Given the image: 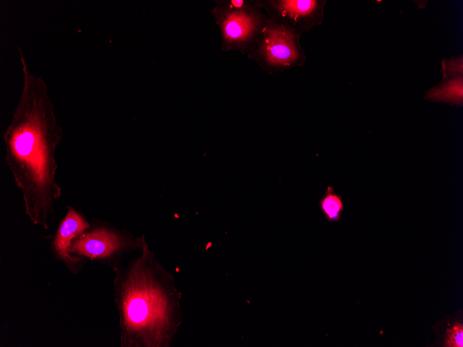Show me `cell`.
<instances>
[{
    "instance_id": "cell-1",
    "label": "cell",
    "mask_w": 463,
    "mask_h": 347,
    "mask_svg": "<svg viewBox=\"0 0 463 347\" xmlns=\"http://www.w3.org/2000/svg\"><path fill=\"white\" fill-rule=\"evenodd\" d=\"M62 136L44 85L26 84L4 136L6 162L21 192L25 213L49 229L62 195L56 181L55 150Z\"/></svg>"
},
{
    "instance_id": "cell-2",
    "label": "cell",
    "mask_w": 463,
    "mask_h": 347,
    "mask_svg": "<svg viewBox=\"0 0 463 347\" xmlns=\"http://www.w3.org/2000/svg\"><path fill=\"white\" fill-rule=\"evenodd\" d=\"M121 347H170L183 323L173 274L145 243L125 266L112 267Z\"/></svg>"
},
{
    "instance_id": "cell-3",
    "label": "cell",
    "mask_w": 463,
    "mask_h": 347,
    "mask_svg": "<svg viewBox=\"0 0 463 347\" xmlns=\"http://www.w3.org/2000/svg\"><path fill=\"white\" fill-rule=\"evenodd\" d=\"M211 15L219 28L221 50L248 53L267 17L257 0H217Z\"/></svg>"
},
{
    "instance_id": "cell-4",
    "label": "cell",
    "mask_w": 463,
    "mask_h": 347,
    "mask_svg": "<svg viewBox=\"0 0 463 347\" xmlns=\"http://www.w3.org/2000/svg\"><path fill=\"white\" fill-rule=\"evenodd\" d=\"M300 37L267 17L247 56L268 74L302 66L306 55Z\"/></svg>"
},
{
    "instance_id": "cell-5",
    "label": "cell",
    "mask_w": 463,
    "mask_h": 347,
    "mask_svg": "<svg viewBox=\"0 0 463 347\" xmlns=\"http://www.w3.org/2000/svg\"><path fill=\"white\" fill-rule=\"evenodd\" d=\"M146 242L144 236L134 238L127 233L100 226L75 238L70 251L83 259L104 261L112 267L121 263L125 253L141 251Z\"/></svg>"
},
{
    "instance_id": "cell-6",
    "label": "cell",
    "mask_w": 463,
    "mask_h": 347,
    "mask_svg": "<svg viewBox=\"0 0 463 347\" xmlns=\"http://www.w3.org/2000/svg\"><path fill=\"white\" fill-rule=\"evenodd\" d=\"M266 16L302 35L322 23L326 1L257 0Z\"/></svg>"
},
{
    "instance_id": "cell-7",
    "label": "cell",
    "mask_w": 463,
    "mask_h": 347,
    "mask_svg": "<svg viewBox=\"0 0 463 347\" xmlns=\"http://www.w3.org/2000/svg\"><path fill=\"white\" fill-rule=\"evenodd\" d=\"M90 228V224L73 207L68 206L64 219L60 223L52 242L54 256L63 263L73 274L80 272L84 266L82 258L71 253L75 238Z\"/></svg>"
},
{
    "instance_id": "cell-8",
    "label": "cell",
    "mask_w": 463,
    "mask_h": 347,
    "mask_svg": "<svg viewBox=\"0 0 463 347\" xmlns=\"http://www.w3.org/2000/svg\"><path fill=\"white\" fill-rule=\"evenodd\" d=\"M426 98L433 101L462 105L463 102L462 76L448 80L429 90Z\"/></svg>"
},
{
    "instance_id": "cell-9",
    "label": "cell",
    "mask_w": 463,
    "mask_h": 347,
    "mask_svg": "<svg viewBox=\"0 0 463 347\" xmlns=\"http://www.w3.org/2000/svg\"><path fill=\"white\" fill-rule=\"evenodd\" d=\"M320 207L329 222H337L340 220L343 211L342 197L334 193L332 187L328 186L325 194L320 201Z\"/></svg>"
},
{
    "instance_id": "cell-10",
    "label": "cell",
    "mask_w": 463,
    "mask_h": 347,
    "mask_svg": "<svg viewBox=\"0 0 463 347\" xmlns=\"http://www.w3.org/2000/svg\"><path fill=\"white\" fill-rule=\"evenodd\" d=\"M445 346H463V325L462 323L457 322L447 329Z\"/></svg>"
},
{
    "instance_id": "cell-11",
    "label": "cell",
    "mask_w": 463,
    "mask_h": 347,
    "mask_svg": "<svg viewBox=\"0 0 463 347\" xmlns=\"http://www.w3.org/2000/svg\"><path fill=\"white\" fill-rule=\"evenodd\" d=\"M444 75L456 76L462 75V59L460 57L457 60H452L447 62H444L443 64Z\"/></svg>"
}]
</instances>
